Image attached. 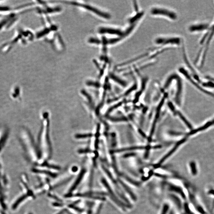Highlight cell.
Here are the masks:
<instances>
[{"mask_svg":"<svg viewBox=\"0 0 214 214\" xmlns=\"http://www.w3.org/2000/svg\"><path fill=\"white\" fill-rule=\"evenodd\" d=\"M191 172L193 176H195L198 174V168L196 162L194 161L191 162L189 163Z\"/></svg>","mask_w":214,"mask_h":214,"instance_id":"52a82bcc","label":"cell"},{"mask_svg":"<svg viewBox=\"0 0 214 214\" xmlns=\"http://www.w3.org/2000/svg\"><path fill=\"white\" fill-rule=\"evenodd\" d=\"M151 15L154 16H162L172 21L177 20L178 15L175 12L169 8L160 6H156L151 8Z\"/></svg>","mask_w":214,"mask_h":214,"instance_id":"3957f363","label":"cell"},{"mask_svg":"<svg viewBox=\"0 0 214 214\" xmlns=\"http://www.w3.org/2000/svg\"><path fill=\"white\" fill-rule=\"evenodd\" d=\"M182 41L181 38L177 36H160L154 40L155 44L158 46L169 48L170 46H180Z\"/></svg>","mask_w":214,"mask_h":214,"instance_id":"7a4b0ae2","label":"cell"},{"mask_svg":"<svg viewBox=\"0 0 214 214\" xmlns=\"http://www.w3.org/2000/svg\"><path fill=\"white\" fill-rule=\"evenodd\" d=\"M64 211H65V210H62L60 211L58 214H63L64 213Z\"/></svg>","mask_w":214,"mask_h":214,"instance_id":"7c38bea8","label":"cell"},{"mask_svg":"<svg viewBox=\"0 0 214 214\" xmlns=\"http://www.w3.org/2000/svg\"><path fill=\"white\" fill-rule=\"evenodd\" d=\"M210 25L206 23H199L193 24L189 26L188 30L191 33H196L207 31L210 27Z\"/></svg>","mask_w":214,"mask_h":214,"instance_id":"277c9868","label":"cell"},{"mask_svg":"<svg viewBox=\"0 0 214 214\" xmlns=\"http://www.w3.org/2000/svg\"><path fill=\"white\" fill-rule=\"evenodd\" d=\"M92 134H77L75 136V137L78 139H85V138H90L92 137Z\"/></svg>","mask_w":214,"mask_h":214,"instance_id":"ba28073f","label":"cell"},{"mask_svg":"<svg viewBox=\"0 0 214 214\" xmlns=\"http://www.w3.org/2000/svg\"><path fill=\"white\" fill-rule=\"evenodd\" d=\"M214 36V23L210 26L209 29L201 39L200 44H203V48L200 52L196 58V62H198L200 58V66L202 67L205 62L207 52L208 51L210 44Z\"/></svg>","mask_w":214,"mask_h":214,"instance_id":"6da1fadb","label":"cell"},{"mask_svg":"<svg viewBox=\"0 0 214 214\" xmlns=\"http://www.w3.org/2000/svg\"><path fill=\"white\" fill-rule=\"evenodd\" d=\"M169 189L171 191L178 193V194L181 195L183 199H185V200L186 199V196H185L184 193L183 192V191H182L183 190L180 187H178L175 185H169Z\"/></svg>","mask_w":214,"mask_h":214,"instance_id":"8992f818","label":"cell"},{"mask_svg":"<svg viewBox=\"0 0 214 214\" xmlns=\"http://www.w3.org/2000/svg\"><path fill=\"white\" fill-rule=\"evenodd\" d=\"M26 196H26V195H24V196H23L21 197L19 200H18V201H16V203H15L13 207L14 208L16 207L17 206L18 204H19L21 201H23V200H24L25 198H26Z\"/></svg>","mask_w":214,"mask_h":214,"instance_id":"9c48e42d","label":"cell"},{"mask_svg":"<svg viewBox=\"0 0 214 214\" xmlns=\"http://www.w3.org/2000/svg\"><path fill=\"white\" fill-rule=\"evenodd\" d=\"M102 207V204H101V205H100V206H99V209H98L97 211V212L95 214H99V213H100V211H101Z\"/></svg>","mask_w":214,"mask_h":214,"instance_id":"8fae6325","label":"cell"},{"mask_svg":"<svg viewBox=\"0 0 214 214\" xmlns=\"http://www.w3.org/2000/svg\"><path fill=\"white\" fill-rule=\"evenodd\" d=\"M86 172V170L85 168H83V169L82 170L81 172L79 174V176H78L76 180L74 182L70 190H69V192H71L74 191L77 188L79 184L82 182V179L84 177Z\"/></svg>","mask_w":214,"mask_h":214,"instance_id":"5b68a950","label":"cell"},{"mask_svg":"<svg viewBox=\"0 0 214 214\" xmlns=\"http://www.w3.org/2000/svg\"><path fill=\"white\" fill-rule=\"evenodd\" d=\"M79 153L80 154L86 153H90L91 152V151L89 149H80L79 150Z\"/></svg>","mask_w":214,"mask_h":214,"instance_id":"30bf717a","label":"cell"}]
</instances>
